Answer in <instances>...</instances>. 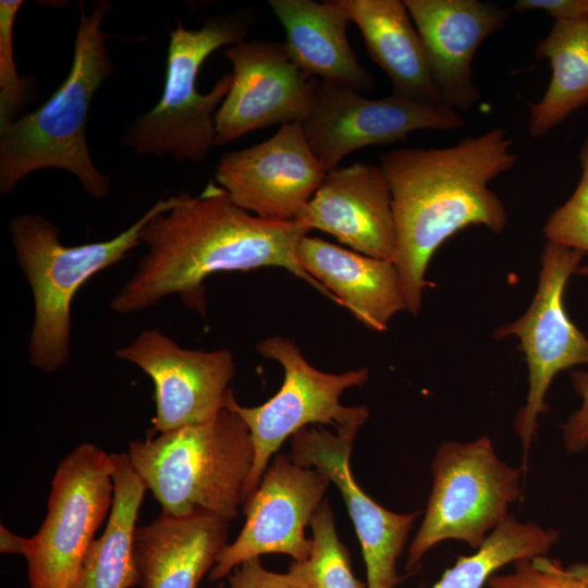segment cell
<instances>
[{
	"mask_svg": "<svg viewBox=\"0 0 588 588\" xmlns=\"http://www.w3.org/2000/svg\"><path fill=\"white\" fill-rule=\"evenodd\" d=\"M308 232L297 221L249 213L213 182L198 196L181 192L173 208L158 212L144 226L140 238L148 250L110 307L130 315L177 295L187 307L205 314L204 281L209 275L264 267L286 269L338 304L298 261L297 248Z\"/></svg>",
	"mask_w": 588,
	"mask_h": 588,
	"instance_id": "obj_1",
	"label": "cell"
},
{
	"mask_svg": "<svg viewBox=\"0 0 588 588\" xmlns=\"http://www.w3.org/2000/svg\"><path fill=\"white\" fill-rule=\"evenodd\" d=\"M502 127L467 136L445 148H396L380 156L396 230L394 265L406 310L417 316L429 261L451 236L470 225L493 233L507 212L490 183L517 161Z\"/></svg>",
	"mask_w": 588,
	"mask_h": 588,
	"instance_id": "obj_2",
	"label": "cell"
},
{
	"mask_svg": "<svg viewBox=\"0 0 588 588\" xmlns=\"http://www.w3.org/2000/svg\"><path fill=\"white\" fill-rule=\"evenodd\" d=\"M79 23L71 69L50 98L36 110L0 127V193L9 195L30 173L59 169L76 176L85 193L102 199L110 180L95 166L87 145L86 125L96 91L113 74V62L102 30L112 9L96 0Z\"/></svg>",
	"mask_w": 588,
	"mask_h": 588,
	"instance_id": "obj_3",
	"label": "cell"
},
{
	"mask_svg": "<svg viewBox=\"0 0 588 588\" xmlns=\"http://www.w3.org/2000/svg\"><path fill=\"white\" fill-rule=\"evenodd\" d=\"M126 453L161 514L228 523L243 505L255 456L245 421L229 408L210 421L131 441Z\"/></svg>",
	"mask_w": 588,
	"mask_h": 588,
	"instance_id": "obj_4",
	"label": "cell"
},
{
	"mask_svg": "<svg viewBox=\"0 0 588 588\" xmlns=\"http://www.w3.org/2000/svg\"><path fill=\"white\" fill-rule=\"evenodd\" d=\"M177 195L159 198L138 220L114 237L69 246L61 229L41 213L25 212L9 223L16 261L34 297V323L28 341V362L34 368L54 372L70 358L71 305L77 291L98 272L125 259L142 244L149 220L173 208Z\"/></svg>",
	"mask_w": 588,
	"mask_h": 588,
	"instance_id": "obj_5",
	"label": "cell"
},
{
	"mask_svg": "<svg viewBox=\"0 0 588 588\" xmlns=\"http://www.w3.org/2000/svg\"><path fill=\"white\" fill-rule=\"evenodd\" d=\"M254 20L250 9L207 17L197 29L176 20L170 32L162 96L135 119L122 135V145L140 156L203 161L215 146V115L231 88L232 73H224L209 93L200 94L199 70L216 50L245 40Z\"/></svg>",
	"mask_w": 588,
	"mask_h": 588,
	"instance_id": "obj_6",
	"label": "cell"
},
{
	"mask_svg": "<svg viewBox=\"0 0 588 588\" xmlns=\"http://www.w3.org/2000/svg\"><path fill=\"white\" fill-rule=\"evenodd\" d=\"M432 487L405 564L415 572L434 546L463 541L478 549L522 495V467L502 461L489 437L445 441L431 462Z\"/></svg>",
	"mask_w": 588,
	"mask_h": 588,
	"instance_id": "obj_7",
	"label": "cell"
},
{
	"mask_svg": "<svg viewBox=\"0 0 588 588\" xmlns=\"http://www.w3.org/2000/svg\"><path fill=\"white\" fill-rule=\"evenodd\" d=\"M256 348L261 356L282 366L284 378L278 393L261 405H241L232 389L225 397L224 408L235 412L245 421L255 451L243 489V504L256 490L270 458L287 438L310 424L329 425L335 432H358L370 415L364 405L345 406L340 402L345 390L368 380L367 368L342 373L323 372L305 359L293 341L280 335L264 339Z\"/></svg>",
	"mask_w": 588,
	"mask_h": 588,
	"instance_id": "obj_8",
	"label": "cell"
},
{
	"mask_svg": "<svg viewBox=\"0 0 588 588\" xmlns=\"http://www.w3.org/2000/svg\"><path fill=\"white\" fill-rule=\"evenodd\" d=\"M113 499L111 454L83 443L60 462L44 523L24 540L30 588H71Z\"/></svg>",
	"mask_w": 588,
	"mask_h": 588,
	"instance_id": "obj_9",
	"label": "cell"
},
{
	"mask_svg": "<svg viewBox=\"0 0 588 588\" xmlns=\"http://www.w3.org/2000/svg\"><path fill=\"white\" fill-rule=\"evenodd\" d=\"M585 253L547 241L540 257L536 294L523 316L494 329L492 336H515L528 368V391L514 429L523 450V471L538 428L539 417L549 409L546 396L554 377L566 369L588 364V338L567 315L564 294L569 278L577 273Z\"/></svg>",
	"mask_w": 588,
	"mask_h": 588,
	"instance_id": "obj_10",
	"label": "cell"
},
{
	"mask_svg": "<svg viewBox=\"0 0 588 588\" xmlns=\"http://www.w3.org/2000/svg\"><path fill=\"white\" fill-rule=\"evenodd\" d=\"M302 124L313 152L328 173L360 148L402 142L419 130L457 131L465 121L445 106L393 95L370 99L320 81Z\"/></svg>",
	"mask_w": 588,
	"mask_h": 588,
	"instance_id": "obj_11",
	"label": "cell"
},
{
	"mask_svg": "<svg viewBox=\"0 0 588 588\" xmlns=\"http://www.w3.org/2000/svg\"><path fill=\"white\" fill-rule=\"evenodd\" d=\"M329 478L303 467L285 454H278L243 504L245 524L220 552L209 580L228 577L241 563L268 553H282L303 561L311 552L313 539L305 528L324 500Z\"/></svg>",
	"mask_w": 588,
	"mask_h": 588,
	"instance_id": "obj_12",
	"label": "cell"
},
{
	"mask_svg": "<svg viewBox=\"0 0 588 588\" xmlns=\"http://www.w3.org/2000/svg\"><path fill=\"white\" fill-rule=\"evenodd\" d=\"M115 356L137 366L154 383L150 436L216 418L235 373L230 351L184 348L157 328L143 330Z\"/></svg>",
	"mask_w": 588,
	"mask_h": 588,
	"instance_id": "obj_13",
	"label": "cell"
},
{
	"mask_svg": "<svg viewBox=\"0 0 588 588\" xmlns=\"http://www.w3.org/2000/svg\"><path fill=\"white\" fill-rule=\"evenodd\" d=\"M224 56L232 84L215 115V146L274 124L303 122L320 79L293 62L283 41L245 39Z\"/></svg>",
	"mask_w": 588,
	"mask_h": 588,
	"instance_id": "obj_14",
	"label": "cell"
},
{
	"mask_svg": "<svg viewBox=\"0 0 588 588\" xmlns=\"http://www.w3.org/2000/svg\"><path fill=\"white\" fill-rule=\"evenodd\" d=\"M327 175L302 122L280 126L269 139L223 154L216 181L241 208L272 221H295Z\"/></svg>",
	"mask_w": 588,
	"mask_h": 588,
	"instance_id": "obj_15",
	"label": "cell"
},
{
	"mask_svg": "<svg viewBox=\"0 0 588 588\" xmlns=\"http://www.w3.org/2000/svg\"><path fill=\"white\" fill-rule=\"evenodd\" d=\"M356 434L305 427L291 437L290 457L324 474L340 490L362 547L367 588H395L396 562L419 512L389 511L357 485L350 466Z\"/></svg>",
	"mask_w": 588,
	"mask_h": 588,
	"instance_id": "obj_16",
	"label": "cell"
},
{
	"mask_svg": "<svg viewBox=\"0 0 588 588\" xmlns=\"http://www.w3.org/2000/svg\"><path fill=\"white\" fill-rule=\"evenodd\" d=\"M424 44L444 106L468 111L480 99L473 60L483 40L500 30L511 12L479 0H404Z\"/></svg>",
	"mask_w": 588,
	"mask_h": 588,
	"instance_id": "obj_17",
	"label": "cell"
},
{
	"mask_svg": "<svg viewBox=\"0 0 588 588\" xmlns=\"http://www.w3.org/2000/svg\"><path fill=\"white\" fill-rule=\"evenodd\" d=\"M295 221L333 235L359 254L394 260L392 196L378 166L356 162L329 171Z\"/></svg>",
	"mask_w": 588,
	"mask_h": 588,
	"instance_id": "obj_18",
	"label": "cell"
},
{
	"mask_svg": "<svg viewBox=\"0 0 588 588\" xmlns=\"http://www.w3.org/2000/svg\"><path fill=\"white\" fill-rule=\"evenodd\" d=\"M305 271L322 284L362 323L382 332L406 310L393 261L342 248L319 237L305 236L297 248Z\"/></svg>",
	"mask_w": 588,
	"mask_h": 588,
	"instance_id": "obj_19",
	"label": "cell"
},
{
	"mask_svg": "<svg viewBox=\"0 0 588 588\" xmlns=\"http://www.w3.org/2000/svg\"><path fill=\"white\" fill-rule=\"evenodd\" d=\"M268 4L284 29L286 51L301 70L359 94L373 88L372 75L348 42L351 20L335 0H269Z\"/></svg>",
	"mask_w": 588,
	"mask_h": 588,
	"instance_id": "obj_20",
	"label": "cell"
},
{
	"mask_svg": "<svg viewBox=\"0 0 588 588\" xmlns=\"http://www.w3.org/2000/svg\"><path fill=\"white\" fill-rule=\"evenodd\" d=\"M229 523L210 515L161 514L137 527L134 559L142 588H197L228 544Z\"/></svg>",
	"mask_w": 588,
	"mask_h": 588,
	"instance_id": "obj_21",
	"label": "cell"
},
{
	"mask_svg": "<svg viewBox=\"0 0 588 588\" xmlns=\"http://www.w3.org/2000/svg\"><path fill=\"white\" fill-rule=\"evenodd\" d=\"M335 2L359 28L370 58L389 76L393 96L444 106L404 1Z\"/></svg>",
	"mask_w": 588,
	"mask_h": 588,
	"instance_id": "obj_22",
	"label": "cell"
},
{
	"mask_svg": "<svg viewBox=\"0 0 588 588\" xmlns=\"http://www.w3.org/2000/svg\"><path fill=\"white\" fill-rule=\"evenodd\" d=\"M114 499L103 534L89 546L71 588H132L139 585L134 535L147 490L127 453L111 454Z\"/></svg>",
	"mask_w": 588,
	"mask_h": 588,
	"instance_id": "obj_23",
	"label": "cell"
},
{
	"mask_svg": "<svg viewBox=\"0 0 588 588\" xmlns=\"http://www.w3.org/2000/svg\"><path fill=\"white\" fill-rule=\"evenodd\" d=\"M535 56L552 69L546 93L529 103L528 133L539 138L588 103V17L555 21Z\"/></svg>",
	"mask_w": 588,
	"mask_h": 588,
	"instance_id": "obj_24",
	"label": "cell"
},
{
	"mask_svg": "<svg viewBox=\"0 0 588 588\" xmlns=\"http://www.w3.org/2000/svg\"><path fill=\"white\" fill-rule=\"evenodd\" d=\"M558 530L509 515L473 554L458 556L430 588H483L503 566L549 553Z\"/></svg>",
	"mask_w": 588,
	"mask_h": 588,
	"instance_id": "obj_25",
	"label": "cell"
},
{
	"mask_svg": "<svg viewBox=\"0 0 588 588\" xmlns=\"http://www.w3.org/2000/svg\"><path fill=\"white\" fill-rule=\"evenodd\" d=\"M313 548L303 561H293L285 577L293 588H367L353 573L347 548L340 540L329 500L315 513Z\"/></svg>",
	"mask_w": 588,
	"mask_h": 588,
	"instance_id": "obj_26",
	"label": "cell"
},
{
	"mask_svg": "<svg viewBox=\"0 0 588 588\" xmlns=\"http://www.w3.org/2000/svg\"><path fill=\"white\" fill-rule=\"evenodd\" d=\"M23 3L21 0L0 1V127L16 119L36 85L33 77L19 75L14 61V22Z\"/></svg>",
	"mask_w": 588,
	"mask_h": 588,
	"instance_id": "obj_27",
	"label": "cell"
},
{
	"mask_svg": "<svg viewBox=\"0 0 588 588\" xmlns=\"http://www.w3.org/2000/svg\"><path fill=\"white\" fill-rule=\"evenodd\" d=\"M580 180L571 197L548 218L543 225L547 241L588 253V137L579 151ZM577 274L588 275V264Z\"/></svg>",
	"mask_w": 588,
	"mask_h": 588,
	"instance_id": "obj_28",
	"label": "cell"
},
{
	"mask_svg": "<svg viewBox=\"0 0 588 588\" xmlns=\"http://www.w3.org/2000/svg\"><path fill=\"white\" fill-rule=\"evenodd\" d=\"M510 573L493 575L489 588H588V581L573 576L567 568L548 555L513 563Z\"/></svg>",
	"mask_w": 588,
	"mask_h": 588,
	"instance_id": "obj_29",
	"label": "cell"
},
{
	"mask_svg": "<svg viewBox=\"0 0 588 588\" xmlns=\"http://www.w3.org/2000/svg\"><path fill=\"white\" fill-rule=\"evenodd\" d=\"M571 380L580 405L562 425V440L567 453L578 454L588 450V369L572 371Z\"/></svg>",
	"mask_w": 588,
	"mask_h": 588,
	"instance_id": "obj_30",
	"label": "cell"
},
{
	"mask_svg": "<svg viewBox=\"0 0 588 588\" xmlns=\"http://www.w3.org/2000/svg\"><path fill=\"white\" fill-rule=\"evenodd\" d=\"M231 588H293L284 574L266 569L260 558L237 565L228 576Z\"/></svg>",
	"mask_w": 588,
	"mask_h": 588,
	"instance_id": "obj_31",
	"label": "cell"
},
{
	"mask_svg": "<svg viewBox=\"0 0 588 588\" xmlns=\"http://www.w3.org/2000/svg\"><path fill=\"white\" fill-rule=\"evenodd\" d=\"M513 10L542 11L555 21H575L588 17V0H518Z\"/></svg>",
	"mask_w": 588,
	"mask_h": 588,
	"instance_id": "obj_32",
	"label": "cell"
},
{
	"mask_svg": "<svg viewBox=\"0 0 588 588\" xmlns=\"http://www.w3.org/2000/svg\"><path fill=\"white\" fill-rule=\"evenodd\" d=\"M0 552L22 554L25 538L10 531L7 527H0Z\"/></svg>",
	"mask_w": 588,
	"mask_h": 588,
	"instance_id": "obj_33",
	"label": "cell"
},
{
	"mask_svg": "<svg viewBox=\"0 0 588 588\" xmlns=\"http://www.w3.org/2000/svg\"><path fill=\"white\" fill-rule=\"evenodd\" d=\"M567 569L573 576L588 581V563H575L568 566Z\"/></svg>",
	"mask_w": 588,
	"mask_h": 588,
	"instance_id": "obj_34",
	"label": "cell"
},
{
	"mask_svg": "<svg viewBox=\"0 0 588 588\" xmlns=\"http://www.w3.org/2000/svg\"><path fill=\"white\" fill-rule=\"evenodd\" d=\"M217 588H222V585H219Z\"/></svg>",
	"mask_w": 588,
	"mask_h": 588,
	"instance_id": "obj_35",
	"label": "cell"
}]
</instances>
